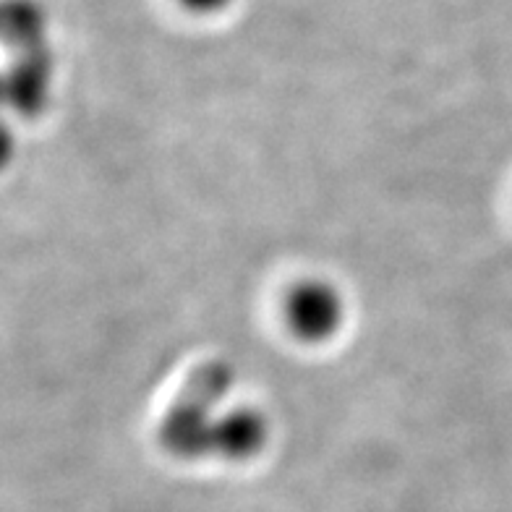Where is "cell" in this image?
<instances>
[{
  "label": "cell",
  "mask_w": 512,
  "mask_h": 512,
  "mask_svg": "<svg viewBox=\"0 0 512 512\" xmlns=\"http://www.w3.org/2000/svg\"><path fill=\"white\" fill-rule=\"evenodd\" d=\"M280 317L296 343L327 345L348 324V298L330 277H298L283 293Z\"/></svg>",
  "instance_id": "obj_1"
},
{
  "label": "cell",
  "mask_w": 512,
  "mask_h": 512,
  "mask_svg": "<svg viewBox=\"0 0 512 512\" xmlns=\"http://www.w3.org/2000/svg\"><path fill=\"white\" fill-rule=\"evenodd\" d=\"M267 439V424L256 413H238L225 426V439L220 450L228 458H251L262 450Z\"/></svg>",
  "instance_id": "obj_2"
},
{
  "label": "cell",
  "mask_w": 512,
  "mask_h": 512,
  "mask_svg": "<svg viewBox=\"0 0 512 512\" xmlns=\"http://www.w3.org/2000/svg\"><path fill=\"white\" fill-rule=\"evenodd\" d=\"M178 6L199 19H215V16L228 14L230 8L236 6V0H178Z\"/></svg>",
  "instance_id": "obj_3"
}]
</instances>
